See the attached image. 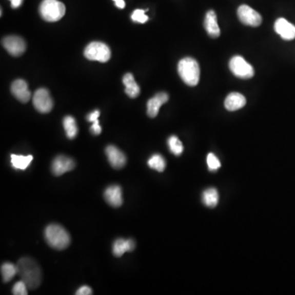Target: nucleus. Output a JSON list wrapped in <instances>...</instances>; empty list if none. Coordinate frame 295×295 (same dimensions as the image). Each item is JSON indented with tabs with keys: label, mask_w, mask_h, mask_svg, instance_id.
Returning <instances> with one entry per match:
<instances>
[{
	"label": "nucleus",
	"mask_w": 295,
	"mask_h": 295,
	"mask_svg": "<svg viewBox=\"0 0 295 295\" xmlns=\"http://www.w3.org/2000/svg\"><path fill=\"white\" fill-rule=\"evenodd\" d=\"M18 275L29 289H35L41 285L42 272L41 267L31 258H23L17 263Z\"/></svg>",
	"instance_id": "obj_1"
},
{
	"label": "nucleus",
	"mask_w": 295,
	"mask_h": 295,
	"mask_svg": "<svg viewBox=\"0 0 295 295\" xmlns=\"http://www.w3.org/2000/svg\"><path fill=\"white\" fill-rule=\"evenodd\" d=\"M45 237L49 246L57 250L65 249L71 242L69 234L66 229L57 224L49 225L45 229Z\"/></svg>",
	"instance_id": "obj_2"
},
{
	"label": "nucleus",
	"mask_w": 295,
	"mask_h": 295,
	"mask_svg": "<svg viewBox=\"0 0 295 295\" xmlns=\"http://www.w3.org/2000/svg\"><path fill=\"white\" fill-rule=\"evenodd\" d=\"M178 73L188 86H197L200 82V65L195 59L192 57L181 59L178 63Z\"/></svg>",
	"instance_id": "obj_3"
},
{
	"label": "nucleus",
	"mask_w": 295,
	"mask_h": 295,
	"mask_svg": "<svg viewBox=\"0 0 295 295\" xmlns=\"http://www.w3.org/2000/svg\"><path fill=\"white\" fill-rule=\"evenodd\" d=\"M65 12V5L58 0H43L40 6V13L42 18L50 23L63 18Z\"/></svg>",
	"instance_id": "obj_4"
},
{
	"label": "nucleus",
	"mask_w": 295,
	"mask_h": 295,
	"mask_svg": "<svg viewBox=\"0 0 295 295\" xmlns=\"http://www.w3.org/2000/svg\"><path fill=\"white\" fill-rule=\"evenodd\" d=\"M84 54H85V57L89 60L106 63L110 59L111 50L106 44L94 41L87 45Z\"/></svg>",
	"instance_id": "obj_5"
},
{
	"label": "nucleus",
	"mask_w": 295,
	"mask_h": 295,
	"mask_svg": "<svg viewBox=\"0 0 295 295\" xmlns=\"http://www.w3.org/2000/svg\"><path fill=\"white\" fill-rule=\"evenodd\" d=\"M230 71L240 79H250L254 75V69L245 59L241 56H234L229 63Z\"/></svg>",
	"instance_id": "obj_6"
},
{
	"label": "nucleus",
	"mask_w": 295,
	"mask_h": 295,
	"mask_svg": "<svg viewBox=\"0 0 295 295\" xmlns=\"http://www.w3.org/2000/svg\"><path fill=\"white\" fill-rule=\"evenodd\" d=\"M33 104L38 112L48 113L53 109V101L49 90L41 88L35 91L33 96Z\"/></svg>",
	"instance_id": "obj_7"
},
{
	"label": "nucleus",
	"mask_w": 295,
	"mask_h": 295,
	"mask_svg": "<svg viewBox=\"0 0 295 295\" xmlns=\"http://www.w3.org/2000/svg\"><path fill=\"white\" fill-rule=\"evenodd\" d=\"M237 13L240 22L249 27H259L263 22L260 13L248 5H241L238 8Z\"/></svg>",
	"instance_id": "obj_8"
},
{
	"label": "nucleus",
	"mask_w": 295,
	"mask_h": 295,
	"mask_svg": "<svg viewBox=\"0 0 295 295\" xmlns=\"http://www.w3.org/2000/svg\"><path fill=\"white\" fill-rule=\"evenodd\" d=\"M75 163L73 159L63 155L57 156L53 159L51 165V171L56 176L63 175L66 172L72 171L75 168Z\"/></svg>",
	"instance_id": "obj_9"
},
{
	"label": "nucleus",
	"mask_w": 295,
	"mask_h": 295,
	"mask_svg": "<svg viewBox=\"0 0 295 295\" xmlns=\"http://www.w3.org/2000/svg\"><path fill=\"white\" fill-rule=\"evenodd\" d=\"M3 45L12 56L22 55L27 48L24 40L16 35L5 37L3 41Z\"/></svg>",
	"instance_id": "obj_10"
},
{
	"label": "nucleus",
	"mask_w": 295,
	"mask_h": 295,
	"mask_svg": "<svg viewBox=\"0 0 295 295\" xmlns=\"http://www.w3.org/2000/svg\"><path fill=\"white\" fill-rule=\"evenodd\" d=\"M105 153L108 162L114 169H121L126 165L127 161L126 155L114 145L107 147Z\"/></svg>",
	"instance_id": "obj_11"
},
{
	"label": "nucleus",
	"mask_w": 295,
	"mask_h": 295,
	"mask_svg": "<svg viewBox=\"0 0 295 295\" xmlns=\"http://www.w3.org/2000/svg\"><path fill=\"white\" fill-rule=\"evenodd\" d=\"M169 96L167 93L160 92L147 103V113L150 117H156L159 114V109L163 104H166L168 101Z\"/></svg>",
	"instance_id": "obj_12"
},
{
	"label": "nucleus",
	"mask_w": 295,
	"mask_h": 295,
	"mask_svg": "<svg viewBox=\"0 0 295 295\" xmlns=\"http://www.w3.org/2000/svg\"><path fill=\"white\" fill-rule=\"evenodd\" d=\"M275 31L285 41L295 39V27L285 18H279L276 21Z\"/></svg>",
	"instance_id": "obj_13"
},
{
	"label": "nucleus",
	"mask_w": 295,
	"mask_h": 295,
	"mask_svg": "<svg viewBox=\"0 0 295 295\" xmlns=\"http://www.w3.org/2000/svg\"><path fill=\"white\" fill-rule=\"evenodd\" d=\"M104 199L113 208H119L123 204L122 188L115 185L108 186L104 191Z\"/></svg>",
	"instance_id": "obj_14"
},
{
	"label": "nucleus",
	"mask_w": 295,
	"mask_h": 295,
	"mask_svg": "<svg viewBox=\"0 0 295 295\" xmlns=\"http://www.w3.org/2000/svg\"><path fill=\"white\" fill-rule=\"evenodd\" d=\"M12 94L22 103L28 102L31 99V91L29 90L28 85L23 80H16L11 86Z\"/></svg>",
	"instance_id": "obj_15"
},
{
	"label": "nucleus",
	"mask_w": 295,
	"mask_h": 295,
	"mask_svg": "<svg viewBox=\"0 0 295 295\" xmlns=\"http://www.w3.org/2000/svg\"><path fill=\"white\" fill-rule=\"evenodd\" d=\"M204 28L212 38H218L220 35L221 31L218 26V16L213 10H210L207 12L204 19Z\"/></svg>",
	"instance_id": "obj_16"
},
{
	"label": "nucleus",
	"mask_w": 295,
	"mask_h": 295,
	"mask_svg": "<svg viewBox=\"0 0 295 295\" xmlns=\"http://www.w3.org/2000/svg\"><path fill=\"white\" fill-rule=\"evenodd\" d=\"M135 248V242L132 239H117L112 245V252L116 258H120L126 252H132Z\"/></svg>",
	"instance_id": "obj_17"
},
{
	"label": "nucleus",
	"mask_w": 295,
	"mask_h": 295,
	"mask_svg": "<svg viewBox=\"0 0 295 295\" xmlns=\"http://www.w3.org/2000/svg\"><path fill=\"white\" fill-rule=\"evenodd\" d=\"M246 104V99L240 93H230L225 100V108L230 112L239 110Z\"/></svg>",
	"instance_id": "obj_18"
},
{
	"label": "nucleus",
	"mask_w": 295,
	"mask_h": 295,
	"mask_svg": "<svg viewBox=\"0 0 295 295\" xmlns=\"http://www.w3.org/2000/svg\"><path fill=\"white\" fill-rule=\"evenodd\" d=\"M123 84L125 86V92L130 98H136L141 93V89L138 84L134 81L132 74L126 73L123 77Z\"/></svg>",
	"instance_id": "obj_19"
},
{
	"label": "nucleus",
	"mask_w": 295,
	"mask_h": 295,
	"mask_svg": "<svg viewBox=\"0 0 295 295\" xmlns=\"http://www.w3.org/2000/svg\"><path fill=\"white\" fill-rule=\"evenodd\" d=\"M32 160V155H27V156L11 155V164H12V167L16 170L24 171V170L27 169V167L31 165Z\"/></svg>",
	"instance_id": "obj_20"
},
{
	"label": "nucleus",
	"mask_w": 295,
	"mask_h": 295,
	"mask_svg": "<svg viewBox=\"0 0 295 295\" xmlns=\"http://www.w3.org/2000/svg\"><path fill=\"white\" fill-rule=\"evenodd\" d=\"M202 200L208 208H215L219 202V193L215 188H208L203 192Z\"/></svg>",
	"instance_id": "obj_21"
},
{
	"label": "nucleus",
	"mask_w": 295,
	"mask_h": 295,
	"mask_svg": "<svg viewBox=\"0 0 295 295\" xmlns=\"http://www.w3.org/2000/svg\"><path fill=\"white\" fill-rule=\"evenodd\" d=\"M63 126L67 134V138H75L77 135L78 128L75 118L71 116H67L63 119Z\"/></svg>",
	"instance_id": "obj_22"
},
{
	"label": "nucleus",
	"mask_w": 295,
	"mask_h": 295,
	"mask_svg": "<svg viewBox=\"0 0 295 295\" xmlns=\"http://www.w3.org/2000/svg\"><path fill=\"white\" fill-rule=\"evenodd\" d=\"M1 273L4 283H8L18 274V268L12 263H5L1 267Z\"/></svg>",
	"instance_id": "obj_23"
},
{
	"label": "nucleus",
	"mask_w": 295,
	"mask_h": 295,
	"mask_svg": "<svg viewBox=\"0 0 295 295\" xmlns=\"http://www.w3.org/2000/svg\"><path fill=\"white\" fill-rule=\"evenodd\" d=\"M148 165L151 169L156 170L159 172H163L165 170L167 163L162 155L156 153L151 156L148 161Z\"/></svg>",
	"instance_id": "obj_24"
},
{
	"label": "nucleus",
	"mask_w": 295,
	"mask_h": 295,
	"mask_svg": "<svg viewBox=\"0 0 295 295\" xmlns=\"http://www.w3.org/2000/svg\"><path fill=\"white\" fill-rule=\"evenodd\" d=\"M167 143H168L170 151L175 156H180L181 153H183L184 146L178 137L175 136V135H171L168 139Z\"/></svg>",
	"instance_id": "obj_25"
},
{
	"label": "nucleus",
	"mask_w": 295,
	"mask_h": 295,
	"mask_svg": "<svg viewBox=\"0 0 295 295\" xmlns=\"http://www.w3.org/2000/svg\"><path fill=\"white\" fill-rule=\"evenodd\" d=\"M207 164L210 171H217L221 167V163L219 159L214 153H208L207 156Z\"/></svg>",
	"instance_id": "obj_26"
},
{
	"label": "nucleus",
	"mask_w": 295,
	"mask_h": 295,
	"mask_svg": "<svg viewBox=\"0 0 295 295\" xmlns=\"http://www.w3.org/2000/svg\"><path fill=\"white\" fill-rule=\"evenodd\" d=\"M12 293L14 295H27L28 294V287L24 281H17L13 287H12Z\"/></svg>",
	"instance_id": "obj_27"
},
{
	"label": "nucleus",
	"mask_w": 295,
	"mask_h": 295,
	"mask_svg": "<svg viewBox=\"0 0 295 295\" xmlns=\"http://www.w3.org/2000/svg\"><path fill=\"white\" fill-rule=\"evenodd\" d=\"M131 19L135 23H145L147 21L149 20V16L145 14V10L136 9L133 12Z\"/></svg>",
	"instance_id": "obj_28"
},
{
	"label": "nucleus",
	"mask_w": 295,
	"mask_h": 295,
	"mask_svg": "<svg viewBox=\"0 0 295 295\" xmlns=\"http://www.w3.org/2000/svg\"><path fill=\"white\" fill-rule=\"evenodd\" d=\"M90 131H91L92 134H95V135H98V134H100V133H101V131H102V128H101V126H100L99 120L92 122Z\"/></svg>",
	"instance_id": "obj_29"
},
{
	"label": "nucleus",
	"mask_w": 295,
	"mask_h": 295,
	"mask_svg": "<svg viewBox=\"0 0 295 295\" xmlns=\"http://www.w3.org/2000/svg\"><path fill=\"white\" fill-rule=\"evenodd\" d=\"M92 293H92V289L87 285H83L77 289V291L75 292L76 295H90Z\"/></svg>",
	"instance_id": "obj_30"
},
{
	"label": "nucleus",
	"mask_w": 295,
	"mask_h": 295,
	"mask_svg": "<svg viewBox=\"0 0 295 295\" xmlns=\"http://www.w3.org/2000/svg\"><path fill=\"white\" fill-rule=\"evenodd\" d=\"M100 112L99 110H94L93 112H90V114H88L87 119L88 122H94L95 121L99 120V117H100Z\"/></svg>",
	"instance_id": "obj_31"
},
{
	"label": "nucleus",
	"mask_w": 295,
	"mask_h": 295,
	"mask_svg": "<svg viewBox=\"0 0 295 295\" xmlns=\"http://www.w3.org/2000/svg\"><path fill=\"white\" fill-rule=\"evenodd\" d=\"M10 1L11 6L13 8H19L23 4V0H10Z\"/></svg>",
	"instance_id": "obj_32"
},
{
	"label": "nucleus",
	"mask_w": 295,
	"mask_h": 295,
	"mask_svg": "<svg viewBox=\"0 0 295 295\" xmlns=\"http://www.w3.org/2000/svg\"><path fill=\"white\" fill-rule=\"evenodd\" d=\"M115 4H116V6L119 8H124L126 6V4H125L124 0H113Z\"/></svg>",
	"instance_id": "obj_33"
}]
</instances>
